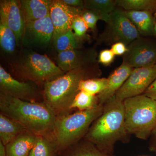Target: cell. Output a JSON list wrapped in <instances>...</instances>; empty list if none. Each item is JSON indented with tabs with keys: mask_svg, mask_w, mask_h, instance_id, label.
<instances>
[{
	"mask_svg": "<svg viewBox=\"0 0 156 156\" xmlns=\"http://www.w3.org/2000/svg\"><path fill=\"white\" fill-rule=\"evenodd\" d=\"M130 136L126 128L123 101L115 95L104 105L102 114L92 123L83 139L103 152L114 154L115 144L128 143Z\"/></svg>",
	"mask_w": 156,
	"mask_h": 156,
	"instance_id": "1",
	"label": "cell"
},
{
	"mask_svg": "<svg viewBox=\"0 0 156 156\" xmlns=\"http://www.w3.org/2000/svg\"><path fill=\"white\" fill-rule=\"evenodd\" d=\"M0 111L37 135L53 138L57 117L44 101L28 102L0 93Z\"/></svg>",
	"mask_w": 156,
	"mask_h": 156,
	"instance_id": "2",
	"label": "cell"
},
{
	"mask_svg": "<svg viewBox=\"0 0 156 156\" xmlns=\"http://www.w3.org/2000/svg\"><path fill=\"white\" fill-rule=\"evenodd\" d=\"M101 71L97 63L72 70L43 85L44 102L58 117L73 112V100L80 92L81 81L99 77Z\"/></svg>",
	"mask_w": 156,
	"mask_h": 156,
	"instance_id": "3",
	"label": "cell"
},
{
	"mask_svg": "<svg viewBox=\"0 0 156 156\" xmlns=\"http://www.w3.org/2000/svg\"><path fill=\"white\" fill-rule=\"evenodd\" d=\"M103 110V105L99 104L91 109L78 110L57 117L53 139L58 155L83 139L92 123Z\"/></svg>",
	"mask_w": 156,
	"mask_h": 156,
	"instance_id": "4",
	"label": "cell"
},
{
	"mask_svg": "<svg viewBox=\"0 0 156 156\" xmlns=\"http://www.w3.org/2000/svg\"><path fill=\"white\" fill-rule=\"evenodd\" d=\"M126 129L130 135L147 140L156 128V101L140 95L123 101Z\"/></svg>",
	"mask_w": 156,
	"mask_h": 156,
	"instance_id": "5",
	"label": "cell"
},
{
	"mask_svg": "<svg viewBox=\"0 0 156 156\" xmlns=\"http://www.w3.org/2000/svg\"><path fill=\"white\" fill-rule=\"evenodd\" d=\"M16 76L38 85L53 80L65 73L48 56L28 50L11 64Z\"/></svg>",
	"mask_w": 156,
	"mask_h": 156,
	"instance_id": "6",
	"label": "cell"
},
{
	"mask_svg": "<svg viewBox=\"0 0 156 156\" xmlns=\"http://www.w3.org/2000/svg\"><path fill=\"white\" fill-rule=\"evenodd\" d=\"M101 40L110 44L122 42L128 46L140 37L136 27L124 9L117 7L110 15Z\"/></svg>",
	"mask_w": 156,
	"mask_h": 156,
	"instance_id": "7",
	"label": "cell"
},
{
	"mask_svg": "<svg viewBox=\"0 0 156 156\" xmlns=\"http://www.w3.org/2000/svg\"><path fill=\"white\" fill-rule=\"evenodd\" d=\"M40 86L31 81L17 80L0 66V93L28 102H44Z\"/></svg>",
	"mask_w": 156,
	"mask_h": 156,
	"instance_id": "8",
	"label": "cell"
},
{
	"mask_svg": "<svg viewBox=\"0 0 156 156\" xmlns=\"http://www.w3.org/2000/svg\"><path fill=\"white\" fill-rule=\"evenodd\" d=\"M123 56V63L132 68L147 67L156 64V40L140 37L127 46Z\"/></svg>",
	"mask_w": 156,
	"mask_h": 156,
	"instance_id": "9",
	"label": "cell"
},
{
	"mask_svg": "<svg viewBox=\"0 0 156 156\" xmlns=\"http://www.w3.org/2000/svg\"><path fill=\"white\" fill-rule=\"evenodd\" d=\"M156 79V64L133 69L125 83L116 93V97L124 101L144 94Z\"/></svg>",
	"mask_w": 156,
	"mask_h": 156,
	"instance_id": "10",
	"label": "cell"
},
{
	"mask_svg": "<svg viewBox=\"0 0 156 156\" xmlns=\"http://www.w3.org/2000/svg\"><path fill=\"white\" fill-rule=\"evenodd\" d=\"M54 29L49 15L26 23L22 42L26 45L44 47L53 40Z\"/></svg>",
	"mask_w": 156,
	"mask_h": 156,
	"instance_id": "11",
	"label": "cell"
},
{
	"mask_svg": "<svg viewBox=\"0 0 156 156\" xmlns=\"http://www.w3.org/2000/svg\"><path fill=\"white\" fill-rule=\"evenodd\" d=\"M0 21L5 23L13 31L17 45L22 41L26 22L20 1L2 0L0 2Z\"/></svg>",
	"mask_w": 156,
	"mask_h": 156,
	"instance_id": "12",
	"label": "cell"
},
{
	"mask_svg": "<svg viewBox=\"0 0 156 156\" xmlns=\"http://www.w3.org/2000/svg\"><path fill=\"white\" fill-rule=\"evenodd\" d=\"M83 10L66 5L62 0L52 1L49 16L54 29L53 40L72 29L74 20Z\"/></svg>",
	"mask_w": 156,
	"mask_h": 156,
	"instance_id": "13",
	"label": "cell"
},
{
	"mask_svg": "<svg viewBox=\"0 0 156 156\" xmlns=\"http://www.w3.org/2000/svg\"><path fill=\"white\" fill-rule=\"evenodd\" d=\"M97 52L95 49H79L58 53L56 58L57 65L64 72L95 64Z\"/></svg>",
	"mask_w": 156,
	"mask_h": 156,
	"instance_id": "14",
	"label": "cell"
},
{
	"mask_svg": "<svg viewBox=\"0 0 156 156\" xmlns=\"http://www.w3.org/2000/svg\"><path fill=\"white\" fill-rule=\"evenodd\" d=\"M133 69L122 62L110 74L108 78V85L104 90L97 95L98 103L103 105L107 101L115 95L131 74Z\"/></svg>",
	"mask_w": 156,
	"mask_h": 156,
	"instance_id": "15",
	"label": "cell"
},
{
	"mask_svg": "<svg viewBox=\"0 0 156 156\" xmlns=\"http://www.w3.org/2000/svg\"><path fill=\"white\" fill-rule=\"evenodd\" d=\"M38 136L28 130L23 132L5 146L7 156H28Z\"/></svg>",
	"mask_w": 156,
	"mask_h": 156,
	"instance_id": "16",
	"label": "cell"
},
{
	"mask_svg": "<svg viewBox=\"0 0 156 156\" xmlns=\"http://www.w3.org/2000/svg\"><path fill=\"white\" fill-rule=\"evenodd\" d=\"M20 2L26 23L48 16L52 1L21 0Z\"/></svg>",
	"mask_w": 156,
	"mask_h": 156,
	"instance_id": "17",
	"label": "cell"
},
{
	"mask_svg": "<svg viewBox=\"0 0 156 156\" xmlns=\"http://www.w3.org/2000/svg\"><path fill=\"white\" fill-rule=\"evenodd\" d=\"M127 16L133 23L140 35L145 37L154 36L156 18L154 14L146 11H126Z\"/></svg>",
	"mask_w": 156,
	"mask_h": 156,
	"instance_id": "18",
	"label": "cell"
},
{
	"mask_svg": "<svg viewBox=\"0 0 156 156\" xmlns=\"http://www.w3.org/2000/svg\"><path fill=\"white\" fill-rule=\"evenodd\" d=\"M27 130L20 123L0 114V141L5 146Z\"/></svg>",
	"mask_w": 156,
	"mask_h": 156,
	"instance_id": "19",
	"label": "cell"
},
{
	"mask_svg": "<svg viewBox=\"0 0 156 156\" xmlns=\"http://www.w3.org/2000/svg\"><path fill=\"white\" fill-rule=\"evenodd\" d=\"M58 156H115L101 151L92 143L82 139Z\"/></svg>",
	"mask_w": 156,
	"mask_h": 156,
	"instance_id": "20",
	"label": "cell"
},
{
	"mask_svg": "<svg viewBox=\"0 0 156 156\" xmlns=\"http://www.w3.org/2000/svg\"><path fill=\"white\" fill-rule=\"evenodd\" d=\"M84 5L85 9L95 12L100 20L106 23L111 14L117 8L115 1L113 0H86Z\"/></svg>",
	"mask_w": 156,
	"mask_h": 156,
	"instance_id": "21",
	"label": "cell"
},
{
	"mask_svg": "<svg viewBox=\"0 0 156 156\" xmlns=\"http://www.w3.org/2000/svg\"><path fill=\"white\" fill-rule=\"evenodd\" d=\"M53 40L54 47L58 53L82 48V41L76 37L72 29L61 34Z\"/></svg>",
	"mask_w": 156,
	"mask_h": 156,
	"instance_id": "22",
	"label": "cell"
},
{
	"mask_svg": "<svg viewBox=\"0 0 156 156\" xmlns=\"http://www.w3.org/2000/svg\"><path fill=\"white\" fill-rule=\"evenodd\" d=\"M58 155L53 138L38 136L28 156H58Z\"/></svg>",
	"mask_w": 156,
	"mask_h": 156,
	"instance_id": "23",
	"label": "cell"
},
{
	"mask_svg": "<svg viewBox=\"0 0 156 156\" xmlns=\"http://www.w3.org/2000/svg\"><path fill=\"white\" fill-rule=\"evenodd\" d=\"M117 7L126 11H146L154 14L156 0H115Z\"/></svg>",
	"mask_w": 156,
	"mask_h": 156,
	"instance_id": "24",
	"label": "cell"
},
{
	"mask_svg": "<svg viewBox=\"0 0 156 156\" xmlns=\"http://www.w3.org/2000/svg\"><path fill=\"white\" fill-rule=\"evenodd\" d=\"M17 44V38L13 31L5 23L0 21V45L2 49L6 53H13Z\"/></svg>",
	"mask_w": 156,
	"mask_h": 156,
	"instance_id": "25",
	"label": "cell"
},
{
	"mask_svg": "<svg viewBox=\"0 0 156 156\" xmlns=\"http://www.w3.org/2000/svg\"><path fill=\"white\" fill-rule=\"evenodd\" d=\"M98 104L97 95H92L80 91L73 100L70 109L73 111L75 109L79 111L88 110L94 108Z\"/></svg>",
	"mask_w": 156,
	"mask_h": 156,
	"instance_id": "26",
	"label": "cell"
},
{
	"mask_svg": "<svg viewBox=\"0 0 156 156\" xmlns=\"http://www.w3.org/2000/svg\"><path fill=\"white\" fill-rule=\"evenodd\" d=\"M108 78H94L81 81L79 86L80 91H83L92 95L100 94L106 88Z\"/></svg>",
	"mask_w": 156,
	"mask_h": 156,
	"instance_id": "27",
	"label": "cell"
},
{
	"mask_svg": "<svg viewBox=\"0 0 156 156\" xmlns=\"http://www.w3.org/2000/svg\"><path fill=\"white\" fill-rule=\"evenodd\" d=\"M71 28L78 39L81 41L86 39L89 28L80 15H78L74 20Z\"/></svg>",
	"mask_w": 156,
	"mask_h": 156,
	"instance_id": "28",
	"label": "cell"
},
{
	"mask_svg": "<svg viewBox=\"0 0 156 156\" xmlns=\"http://www.w3.org/2000/svg\"><path fill=\"white\" fill-rule=\"evenodd\" d=\"M80 16L87 23L88 28L95 31L98 21L100 20L97 14L91 10L84 9L81 12Z\"/></svg>",
	"mask_w": 156,
	"mask_h": 156,
	"instance_id": "29",
	"label": "cell"
},
{
	"mask_svg": "<svg viewBox=\"0 0 156 156\" xmlns=\"http://www.w3.org/2000/svg\"><path fill=\"white\" fill-rule=\"evenodd\" d=\"M115 55L111 49L101 50L98 55V62L105 66L109 65L114 60Z\"/></svg>",
	"mask_w": 156,
	"mask_h": 156,
	"instance_id": "30",
	"label": "cell"
},
{
	"mask_svg": "<svg viewBox=\"0 0 156 156\" xmlns=\"http://www.w3.org/2000/svg\"><path fill=\"white\" fill-rule=\"evenodd\" d=\"M111 50L115 56H123L128 51V47L124 43L117 42L112 44Z\"/></svg>",
	"mask_w": 156,
	"mask_h": 156,
	"instance_id": "31",
	"label": "cell"
},
{
	"mask_svg": "<svg viewBox=\"0 0 156 156\" xmlns=\"http://www.w3.org/2000/svg\"><path fill=\"white\" fill-rule=\"evenodd\" d=\"M66 5L72 8L83 10L85 9L84 1L82 0H62Z\"/></svg>",
	"mask_w": 156,
	"mask_h": 156,
	"instance_id": "32",
	"label": "cell"
},
{
	"mask_svg": "<svg viewBox=\"0 0 156 156\" xmlns=\"http://www.w3.org/2000/svg\"><path fill=\"white\" fill-rule=\"evenodd\" d=\"M143 95L156 101V79L146 90Z\"/></svg>",
	"mask_w": 156,
	"mask_h": 156,
	"instance_id": "33",
	"label": "cell"
},
{
	"mask_svg": "<svg viewBox=\"0 0 156 156\" xmlns=\"http://www.w3.org/2000/svg\"><path fill=\"white\" fill-rule=\"evenodd\" d=\"M151 136L150 149L156 154V128L153 131Z\"/></svg>",
	"mask_w": 156,
	"mask_h": 156,
	"instance_id": "34",
	"label": "cell"
},
{
	"mask_svg": "<svg viewBox=\"0 0 156 156\" xmlns=\"http://www.w3.org/2000/svg\"><path fill=\"white\" fill-rule=\"evenodd\" d=\"M0 156H7L6 147L0 141Z\"/></svg>",
	"mask_w": 156,
	"mask_h": 156,
	"instance_id": "35",
	"label": "cell"
},
{
	"mask_svg": "<svg viewBox=\"0 0 156 156\" xmlns=\"http://www.w3.org/2000/svg\"><path fill=\"white\" fill-rule=\"evenodd\" d=\"M154 36L156 37V21L155 23L154 27Z\"/></svg>",
	"mask_w": 156,
	"mask_h": 156,
	"instance_id": "36",
	"label": "cell"
},
{
	"mask_svg": "<svg viewBox=\"0 0 156 156\" xmlns=\"http://www.w3.org/2000/svg\"><path fill=\"white\" fill-rule=\"evenodd\" d=\"M154 15L155 17V18H156V11L155 12V13L154 14Z\"/></svg>",
	"mask_w": 156,
	"mask_h": 156,
	"instance_id": "37",
	"label": "cell"
},
{
	"mask_svg": "<svg viewBox=\"0 0 156 156\" xmlns=\"http://www.w3.org/2000/svg\"></svg>",
	"mask_w": 156,
	"mask_h": 156,
	"instance_id": "38",
	"label": "cell"
}]
</instances>
